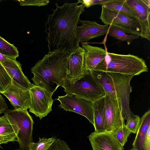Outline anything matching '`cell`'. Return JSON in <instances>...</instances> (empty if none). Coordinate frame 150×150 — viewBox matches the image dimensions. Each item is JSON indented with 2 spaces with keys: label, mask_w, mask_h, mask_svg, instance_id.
Masks as SVG:
<instances>
[{
  "label": "cell",
  "mask_w": 150,
  "mask_h": 150,
  "mask_svg": "<svg viewBox=\"0 0 150 150\" xmlns=\"http://www.w3.org/2000/svg\"><path fill=\"white\" fill-rule=\"evenodd\" d=\"M79 3L66 2L62 6L55 3L56 9L48 15L45 24L48 53L66 50L71 53L80 47L76 40V28L85 6Z\"/></svg>",
  "instance_id": "6da1fadb"
},
{
  "label": "cell",
  "mask_w": 150,
  "mask_h": 150,
  "mask_svg": "<svg viewBox=\"0 0 150 150\" xmlns=\"http://www.w3.org/2000/svg\"><path fill=\"white\" fill-rule=\"evenodd\" d=\"M70 54L66 50L48 53L31 68L34 84L54 93L67 78V65Z\"/></svg>",
  "instance_id": "7a4b0ae2"
},
{
  "label": "cell",
  "mask_w": 150,
  "mask_h": 150,
  "mask_svg": "<svg viewBox=\"0 0 150 150\" xmlns=\"http://www.w3.org/2000/svg\"><path fill=\"white\" fill-rule=\"evenodd\" d=\"M93 71L135 76L148 72V68L144 60L138 56L107 52L105 58Z\"/></svg>",
  "instance_id": "3957f363"
},
{
  "label": "cell",
  "mask_w": 150,
  "mask_h": 150,
  "mask_svg": "<svg viewBox=\"0 0 150 150\" xmlns=\"http://www.w3.org/2000/svg\"><path fill=\"white\" fill-rule=\"evenodd\" d=\"M100 18L105 24L113 25L126 33L135 34L150 41V23L142 21L138 18L111 10L104 5Z\"/></svg>",
  "instance_id": "277c9868"
},
{
  "label": "cell",
  "mask_w": 150,
  "mask_h": 150,
  "mask_svg": "<svg viewBox=\"0 0 150 150\" xmlns=\"http://www.w3.org/2000/svg\"><path fill=\"white\" fill-rule=\"evenodd\" d=\"M61 86L66 94H74L92 102L105 96L102 86L88 70H84L83 76L74 83H71L66 79Z\"/></svg>",
  "instance_id": "5b68a950"
},
{
  "label": "cell",
  "mask_w": 150,
  "mask_h": 150,
  "mask_svg": "<svg viewBox=\"0 0 150 150\" xmlns=\"http://www.w3.org/2000/svg\"><path fill=\"white\" fill-rule=\"evenodd\" d=\"M9 122L15 125L18 129L17 141L20 149L30 150L33 141V130L34 123L27 110L7 109L4 112Z\"/></svg>",
  "instance_id": "8992f818"
},
{
  "label": "cell",
  "mask_w": 150,
  "mask_h": 150,
  "mask_svg": "<svg viewBox=\"0 0 150 150\" xmlns=\"http://www.w3.org/2000/svg\"><path fill=\"white\" fill-rule=\"evenodd\" d=\"M112 77L113 83L114 90L120 109L125 120H127L134 117L129 106V94L132 92L130 82L133 75L107 72Z\"/></svg>",
  "instance_id": "52a82bcc"
},
{
  "label": "cell",
  "mask_w": 150,
  "mask_h": 150,
  "mask_svg": "<svg viewBox=\"0 0 150 150\" xmlns=\"http://www.w3.org/2000/svg\"><path fill=\"white\" fill-rule=\"evenodd\" d=\"M30 96L29 111L40 120L52 111L53 100L50 93L44 88L32 84L29 89Z\"/></svg>",
  "instance_id": "ba28073f"
},
{
  "label": "cell",
  "mask_w": 150,
  "mask_h": 150,
  "mask_svg": "<svg viewBox=\"0 0 150 150\" xmlns=\"http://www.w3.org/2000/svg\"><path fill=\"white\" fill-rule=\"evenodd\" d=\"M57 100L60 103L59 106L61 108L66 111L74 112L85 117L94 125L92 102L71 94L58 96Z\"/></svg>",
  "instance_id": "9c48e42d"
},
{
  "label": "cell",
  "mask_w": 150,
  "mask_h": 150,
  "mask_svg": "<svg viewBox=\"0 0 150 150\" xmlns=\"http://www.w3.org/2000/svg\"><path fill=\"white\" fill-rule=\"evenodd\" d=\"M1 93L5 96L16 110H27L30 103L29 90L17 83L12 79L10 85Z\"/></svg>",
  "instance_id": "30bf717a"
},
{
  "label": "cell",
  "mask_w": 150,
  "mask_h": 150,
  "mask_svg": "<svg viewBox=\"0 0 150 150\" xmlns=\"http://www.w3.org/2000/svg\"><path fill=\"white\" fill-rule=\"evenodd\" d=\"M82 25L76 27V40L79 42H87L91 39L104 35L108 33V25H101L94 21L79 20Z\"/></svg>",
  "instance_id": "8fae6325"
},
{
  "label": "cell",
  "mask_w": 150,
  "mask_h": 150,
  "mask_svg": "<svg viewBox=\"0 0 150 150\" xmlns=\"http://www.w3.org/2000/svg\"><path fill=\"white\" fill-rule=\"evenodd\" d=\"M105 97L107 124L105 131L114 132L117 128L125 124V120L117 98L108 95Z\"/></svg>",
  "instance_id": "7c38bea8"
},
{
  "label": "cell",
  "mask_w": 150,
  "mask_h": 150,
  "mask_svg": "<svg viewBox=\"0 0 150 150\" xmlns=\"http://www.w3.org/2000/svg\"><path fill=\"white\" fill-rule=\"evenodd\" d=\"M89 138L93 150H124L117 139L114 132L105 131L91 133Z\"/></svg>",
  "instance_id": "4fadbf2b"
},
{
  "label": "cell",
  "mask_w": 150,
  "mask_h": 150,
  "mask_svg": "<svg viewBox=\"0 0 150 150\" xmlns=\"http://www.w3.org/2000/svg\"><path fill=\"white\" fill-rule=\"evenodd\" d=\"M84 50L80 46L70 53L67 65V78L71 83H74L82 77L84 73Z\"/></svg>",
  "instance_id": "5bb4252c"
},
{
  "label": "cell",
  "mask_w": 150,
  "mask_h": 150,
  "mask_svg": "<svg viewBox=\"0 0 150 150\" xmlns=\"http://www.w3.org/2000/svg\"><path fill=\"white\" fill-rule=\"evenodd\" d=\"M81 47L84 50V70L92 72L98 65L105 58L107 51L101 47L88 45L87 42H81Z\"/></svg>",
  "instance_id": "9a60e30c"
},
{
  "label": "cell",
  "mask_w": 150,
  "mask_h": 150,
  "mask_svg": "<svg viewBox=\"0 0 150 150\" xmlns=\"http://www.w3.org/2000/svg\"><path fill=\"white\" fill-rule=\"evenodd\" d=\"M11 79L23 87L29 90L31 84L24 75L21 65L16 59L7 58L4 62H1Z\"/></svg>",
  "instance_id": "2e32d148"
},
{
  "label": "cell",
  "mask_w": 150,
  "mask_h": 150,
  "mask_svg": "<svg viewBox=\"0 0 150 150\" xmlns=\"http://www.w3.org/2000/svg\"><path fill=\"white\" fill-rule=\"evenodd\" d=\"M105 97L93 102L94 119L93 126L95 128V132H104L106 128L107 124Z\"/></svg>",
  "instance_id": "e0dca14e"
},
{
  "label": "cell",
  "mask_w": 150,
  "mask_h": 150,
  "mask_svg": "<svg viewBox=\"0 0 150 150\" xmlns=\"http://www.w3.org/2000/svg\"><path fill=\"white\" fill-rule=\"evenodd\" d=\"M18 129L16 126L11 123L4 115L0 121V146L1 145L17 141Z\"/></svg>",
  "instance_id": "ac0fdd59"
},
{
  "label": "cell",
  "mask_w": 150,
  "mask_h": 150,
  "mask_svg": "<svg viewBox=\"0 0 150 150\" xmlns=\"http://www.w3.org/2000/svg\"><path fill=\"white\" fill-rule=\"evenodd\" d=\"M150 127V110L146 112L140 118L139 127L132 144L133 147L142 150L146 133Z\"/></svg>",
  "instance_id": "d6986e66"
},
{
  "label": "cell",
  "mask_w": 150,
  "mask_h": 150,
  "mask_svg": "<svg viewBox=\"0 0 150 150\" xmlns=\"http://www.w3.org/2000/svg\"><path fill=\"white\" fill-rule=\"evenodd\" d=\"M92 73L103 87L105 95H109L111 98H117L114 91L112 79L110 76L107 72L103 71H93Z\"/></svg>",
  "instance_id": "ffe728a7"
},
{
  "label": "cell",
  "mask_w": 150,
  "mask_h": 150,
  "mask_svg": "<svg viewBox=\"0 0 150 150\" xmlns=\"http://www.w3.org/2000/svg\"><path fill=\"white\" fill-rule=\"evenodd\" d=\"M103 5L111 10L139 18L136 11L128 4L126 0H110Z\"/></svg>",
  "instance_id": "44dd1931"
},
{
  "label": "cell",
  "mask_w": 150,
  "mask_h": 150,
  "mask_svg": "<svg viewBox=\"0 0 150 150\" xmlns=\"http://www.w3.org/2000/svg\"><path fill=\"white\" fill-rule=\"evenodd\" d=\"M126 1L136 11L140 20L145 23H150V8L143 0H126Z\"/></svg>",
  "instance_id": "7402d4cb"
},
{
  "label": "cell",
  "mask_w": 150,
  "mask_h": 150,
  "mask_svg": "<svg viewBox=\"0 0 150 150\" xmlns=\"http://www.w3.org/2000/svg\"><path fill=\"white\" fill-rule=\"evenodd\" d=\"M108 35L120 41H127L128 44L133 40L140 37L135 34H127L123 30L113 25H110Z\"/></svg>",
  "instance_id": "603a6c76"
},
{
  "label": "cell",
  "mask_w": 150,
  "mask_h": 150,
  "mask_svg": "<svg viewBox=\"0 0 150 150\" xmlns=\"http://www.w3.org/2000/svg\"><path fill=\"white\" fill-rule=\"evenodd\" d=\"M0 52L7 57L14 59L19 56L17 48L0 36Z\"/></svg>",
  "instance_id": "cb8c5ba5"
},
{
  "label": "cell",
  "mask_w": 150,
  "mask_h": 150,
  "mask_svg": "<svg viewBox=\"0 0 150 150\" xmlns=\"http://www.w3.org/2000/svg\"><path fill=\"white\" fill-rule=\"evenodd\" d=\"M56 139L54 137L49 138H39L38 142L31 143L30 150H47Z\"/></svg>",
  "instance_id": "d4e9b609"
},
{
  "label": "cell",
  "mask_w": 150,
  "mask_h": 150,
  "mask_svg": "<svg viewBox=\"0 0 150 150\" xmlns=\"http://www.w3.org/2000/svg\"><path fill=\"white\" fill-rule=\"evenodd\" d=\"M120 144L123 146L127 142L131 132L127 128L125 124L117 128L114 132Z\"/></svg>",
  "instance_id": "484cf974"
},
{
  "label": "cell",
  "mask_w": 150,
  "mask_h": 150,
  "mask_svg": "<svg viewBox=\"0 0 150 150\" xmlns=\"http://www.w3.org/2000/svg\"><path fill=\"white\" fill-rule=\"evenodd\" d=\"M11 80L12 79L0 62V93L5 90L11 83Z\"/></svg>",
  "instance_id": "4316f807"
},
{
  "label": "cell",
  "mask_w": 150,
  "mask_h": 150,
  "mask_svg": "<svg viewBox=\"0 0 150 150\" xmlns=\"http://www.w3.org/2000/svg\"><path fill=\"white\" fill-rule=\"evenodd\" d=\"M140 118L135 115L134 117L130 118L127 120L125 126L131 133L136 134L139 125Z\"/></svg>",
  "instance_id": "83f0119b"
},
{
  "label": "cell",
  "mask_w": 150,
  "mask_h": 150,
  "mask_svg": "<svg viewBox=\"0 0 150 150\" xmlns=\"http://www.w3.org/2000/svg\"><path fill=\"white\" fill-rule=\"evenodd\" d=\"M47 150H71L66 142L56 139Z\"/></svg>",
  "instance_id": "f1b7e54d"
},
{
  "label": "cell",
  "mask_w": 150,
  "mask_h": 150,
  "mask_svg": "<svg viewBox=\"0 0 150 150\" xmlns=\"http://www.w3.org/2000/svg\"><path fill=\"white\" fill-rule=\"evenodd\" d=\"M20 5L21 6H43L47 5L50 1L47 0H19Z\"/></svg>",
  "instance_id": "f546056e"
},
{
  "label": "cell",
  "mask_w": 150,
  "mask_h": 150,
  "mask_svg": "<svg viewBox=\"0 0 150 150\" xmlns=\"http://www.w3.org/2000/svg\"><path fill=\"white\" fill-rule=\"evenodd\" d=\"M110 0H78L79 3L83 4L86 7L88 8L92 6L96 5H103Z\"/></svg>",
  "instance_id": "4dcf8cb0"
},
{
  "label": "cell",
  "mask_w": 150,
  "mask_h": 150,
  "mask_svg": "<svg viewBox=\"0 0 150 150\" xmlns=\"http://www.w3.org/2000/svg\"><path fill=\"white\" fill-rule=\"evenodd\" d=\"M7 108L5 99L0 94V114L4 112Z\"/></svg>",
  "instance_id": "1f68e13d"
},
{
  "label": "cell",
  "mask_w": 150,
  "mask_h": 150,
  "mask_svg": "<svg viewBox=\"0 0 150 150\" xmlns=\"http://www.w3.org/2000/svg\"><path fill=\"white\" fill-rule=\"evenodd\" d=\"M7 57L0 52V62H2L5 61L7 59Z\"/></svg>",
  "instance_id": "d6a6232c"
},
{
  "label": "cell",
  "mask_w": 150,
  "mask_h": 150,
  "mask_svg": "<svg viewBox=\"0 0 150 150\" xmlns=\"http://www.w3.org/2000/svg\"><path fill=\"white\" fill-rule=\"evenodd\" d=\"M145 3L150 8V0H143Z\"/></svg>",
  "instance_id": "836d02e7"
},
{
  "label": "cell",
  "mask_w": 150,
  "mask_h": 150,
  "mask_svg": "<svg viewBox=\"0 0 150 150\" xmlns=\"http://www.w3.org/2000/svg\"><path fill=\"white\" fill-rule=\"evenodd\" d=\"M130 150H139L137 148L135 147H133L132 149H131Z\"/></svg>",
  "instance_id": "e575fe53"
},
{
  "label": "cell",
  "mask_w": 150,
  "mask_h": 150,
  "mask_svg": "<svg viewBox=\"0 0 150 150\" xmlns=\"http://www.w3.org/2000/svg\"><path fill=\"white\" fill-rule=\"evenodd\" d=\"M2 117V116L0 117V121L1 120V119Z\"/></svg>",
  "instance_id": "d590c367"
},
{
  "label": "cell",
  "mask_w": 150,
  "mask_h": 150,
  "mask_svg": "<svg viewBox=\"0 0 150 150\" xmlns=\"http://www.w3.org/2000/svg\"><path fill=\"white\" fill-rule=\"evenodd\" d=\"M15 150H21V149H15Z\"/></svg>",
  "instance_id": "8d00e7d4"
}]
</instances>
